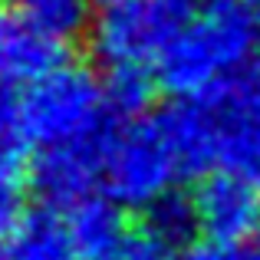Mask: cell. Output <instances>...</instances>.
I'll return each instance as SVG.
<instances>
[{
    "label": "cell",
    "mask_w": 260,
    "mask_h": 260,
    "mask_svg": "<svg viewBox=\"0 0 260 260\" xmlns=\"http://www.w3.org/2000/svg\"><path fill=\"white\" fill-rule=\"evenodd\" d=\"M257 46L247 0H201L194 20L155 63V79L178 99H201L244 70Z\"/></svg>",
    "instance_id": "6da1fadb"
},
{
    "label": "cell",
    "mask_w": 260,
    "mask_h": 260,
    "mask_svg": "<svg viewBox=\"0 0 260 260\" xmlns=\"http://www.w3.org/2000/svg\"><path fill=\"white\" fill-rule=\"evenodd\" d=\"M188 178L165 115L119 119L102 152V191L122 208L145 211L161 194Z\"/></svg>",
    "instance_id": "7a4b0ae2"
},
{
    "label": "cell",
    "mask_w": 260,
    "mask_h": 260,
    "mask_svg": "<svg viewBox=\"0 0 260 260\" xmlns=\"http://www.w3.org/2000/svg\"><path fill=\"white\" fill-rule=\"evenodd\" d=\"M23 106L37 152L92 142L119 122L106 99L102 79L76 63H63L43 79L23 86Z\"/></svg>",
    "instance_id": "3957f363"
},
{
    "label": "cell",
    "mask_w": 260,
    "mask_h": 260,
    "mask_svg": "<svg viewBox=\"0 0 260 260\" xmlns=\"http://www.w3.org/2000/svg\"><path fill=\"white\" fill-rule=\"evenodd\" d=\"M201 0H112L92 20V53L106 70H152L178 33L194 20Z\"/></svg>",
    "instance_id": "277c9868"
},
{
    "label": "cell",
    "mask_w": 260,
    "mask_h": 260,
    "mask_svg": "<svg viewBox=\"0 0 260 260\" xmlns=\"http://www.w3.org/2000/svg\"><path fill=\"white\" fill-rule=\"evenodd\" d=\"M217 128V168L260 188V56L201 95Z\"/></svg>",
    "instance_id": "5b68a950"
},
{
    "label": "cell",
    "mask_w": 260,
    "mask_h": 260,
    "mask_svg": "<svg viewBox=\"0 0 260 260\" xmlns=\"http://www.w3.org/2000/svg\"><path fill=\"white\" fill-rule=\"evenodd\" d=\"M198 228L211 241L244 244L260 228V188L247 178L214 168L194 188Z\"/></svg>",
    "instance_id": "8992f818"
},
{
    "label": "cell",
    "mask_w": 260,
    "mask_h": 260,
    "mask_svg": "<svg viewBox=\"0 0 260 260\" xmlns=\"http://www.w3.org/2000/svg\"><path fill=\"white\" fill-rule=\"evenodd\" d=\"M112 132V128H109ZM106 135L92 142L59 148H40L30 161V184L50 208H73L76 201L95 194V184H102V152Z\"/></svg>",
    "instance_id": "52a82bcc"
},
{
    "label": "cell",
    "mask_w": 260,
    "mask_h": 260,
    "mask_svg": "<svg viewBox=\"0 0 260 260\" xmlns=\"http://www.w3.org/2000/svg\"><path fill=\"white\" fill-rule=\"evenodd\" d=\"M66 63V43L23 13H0V86H30Z\"/></svg>",
    "instance_id": "ba28073f"
},
{
    "label": "cell",
    "mask_w": 260,
    "mask_h": 260,
    "mask_svg": "<svg viewBox=\"0 0 260 260\" xmlns=\"http://www.w3.org/2000/svg\"><path fill=\"white\" fill-rule=\"evenodd\" d=\"M63 224L79 260H112L128 237L122 204L102 194H89L73 208H66Z\"/></svg>",
    "instance_id": "9c48e42d"
},
{
    "label": "cell",
    "mask_w": 260,
    "mask_h": 260,
    "mask_svg": "<svg viewBox=\"0 0 260 260\" xmlns=\"http://www.w3.org/2000/svg\"><path fill=\"white\" fill-rule=\"evenodd\" d=\"M10 260H79L66 234L63 214H56L53 208L26 214L10 244Z\"/></svg>",
    "instance_id": "30bf717a"
},
{
    "label": "cell",
    "mask_w": 260,
    "mask_h": 260,
    "mask_svg": "<svg viewBox=\"0 0 260 260\" xmlns=\"http://www.w3.org/2000/svg\"><path fill=\"white\" fill-rule=\"evenodd\" d=\"M142 221H145V234H152L155 241L168 244V247H181L194 237L198 228V211H194V198L181 194V191H168L158 201H152L142 211Z\"/></svg>",
    "instance_id": "8fae6325"
},
{
    "label": "cell",
    "mask_w": 260,
    "mask_h": 260,
    "mask_svg": "<svg viewBox=\"0 0 260 260\" xmlns=\"http://www.w3.org/2000/svg\"><path fill=\"white\" fill-rule=\"evenodd\" d=\"M37 145L30 135V119L20 86H0V168H17L33 158Z\"/></svg>",
    "instance_id": "7c38bea8"
},
{
    "label": "cell",
    "mask_w": 260,
    "mask_h": 260,
    "mask_svg": "<svg viewBox=\"0 0 260 260\" xmlns=\"http://www.w3.org/2000/svg\"><path fill=\"white\" fill-rule=\"evenodd\" d=\"M102 86H106V99L112 106V112L119 119H135V115L145 112L148 99H152V89L158 83H152V73L148 70L119 66V70H106Z\"/></svg>",
    "instance_id": "4fadbf2b"
},
{
    "label": "cell",
    "mask_w": 260,
    "mask_h": 260,
    "mask_svg": "<svg viewBox=\"0 0 260 260\" xmlns=\"http://www.w3.org/2000/svg\"><path fill=\"white\" fill-rule=\"evenodd\" d=\"M20 13L66 43L89 23V0H17Z\"/></svg>",
    "instance_id": "5bb4252c"
},
{
    "label": "cell",
    "mask_w": 260,
    "mask_h": 260,
    "mask_svg": "<svg viewBox=\"0 0 260 260\" xmlns=\"http://www.w3.org/2000/svg\"><path fill=\"white\" fill-rule=\"evenodd\" d=\"M26 221V188L17 168H0V260H10V244Z\"/></svg>",
    "instance_id": "9a60e30c"
},
{
    "label": "cell",
    "mask_w": 260,
    "mask_h": 260,
    "mask_svg": "<svg viewBox=\"0 0 260 260\" xmlns=\"http://www.w3.org/2000/svg\"><path fill=\"white\" fill-rule=\"evenodd\" d=\"M178 260H257L254 250H247L244 244H224V241H194L184 247V254Z\"/></svg>",
    "instance_id": "2e32d148"
},
{
    "label": "cell",
    "mask_w": 260,
    "mask_h": 260,
    "mask_svg": "<svg viewBox=\"0 0 260 260\" xmlns=\"http://www.w3.org/2000/svg\"><path fill=\"white\" fill-rule=\"evenodd\" d=\"M112 260H178L172 254V247L161 241H155L152 234H128L125 244L119 247V254H115Z\"/></svg>",
    "instance_id": "e0dca14e"
},
{
    "label": "cell",
    "mask_w": 260,
    "mask_h": 260,
    "mask_svg": "<svg viewBox=\"0 0 260 260\" xmlns=\"http://www.w3.org/2000/svg\"><path fill=\"white\" fill-rule=\"evenodd\" d=\"M250 7V17H254V26H257V37H260V0H247Z\"/></svg>",
    "instance_id": "ac0fdd59"
},
{
    "label": "cell",
    "mask_w": 260,
    "mask_h": 260,
    "mask_svg": "<svg viewBox=\"0 0 260 260\" xmlns=\"http://www.w3.org/2000/svg\"><path fill=\"white\" fill-rule=\"evenodd\" d=\"M254 254H257V260H260V228H257V234H254Z\"/></svg>",
    "instance_id": "d6986e66"
},
{
    "label": "cell",
    "mask_w": 260,
    "mask_h": 260,
    "mask_svg": "<svg viewBox=\"0 0 260 260\" xmlns=\"http://www.w3.org/2000/svg\"><path fill=\"white\" fill-rule=\"evenodd\" d=\"M102 4H112V0H102Z\"/></svg>",
    "instance_id": "ffe728a7"
}]
</instances>
